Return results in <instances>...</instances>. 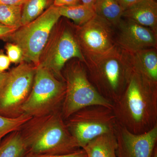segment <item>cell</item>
Returning <instances> with one entry per match:
<instances>
[{"mask_svg":"<svg viewBox=\"0 0 157 157\" xmlns=\"http://www.w3.org/2000/svg\"><path fill=\"white\" fill-rule=\"evenodd\" d=\"M112 109L117 123L130 132H148L157 125V84L132 69L125 89Z\"/></svg>","mask_w":157,"mask_h":157,"instance_id":"1","label":"cell"},{"mask_svg":"<svg viewBox=\"0 0 157 157\" xmlns=\"http://www.w3.org/2000/svg\"><path fill=\"white\" fill-rule=\"evenodd\" d=\"M20 132L28 153L67 155L81 148L68 130L61 110L32 117Z\"/></svg>","mask_w":157,"mask_h":157,"instance_id":"2","label":"cell"},{"mask_svg":"<svg viewBox=\"0 0 157 157\" xmlns=\"http://www.w3.org/2000/svg\"><path fill=\"white\" fill-rule=\"evenodd\" d=\"M83 63L89 79L99 94L113 104L117 102L132 71L128 54L118 47L103 56L85 58Z\"/></svg>","mask_w":157,"mask_h":157,"instance_id":"3","label":"cell"},{"mask_svg":"<svg viewBox=\"0 0 157 157\" xmlns=\"http://www.w3.org/2000/svg\"><path fill=\"white\" fill-rule=\"evenodd\" d=\"M63 76L66 93L61 112L65 120L88 106L101 105L112 109L113 104L102 97L90 81L82 62L78 60L67 65Z\"/></svg>","mask_w":157,"mask_h":157,"instance_id":"4","label":"cell"},{"mask_svg":"<svg viewBox=\"0 0 157 157\" xmlns=\"http://www.w3.org/2000/svg\"><path fill=\"white\" fill-rule=\"evenodd\" d=\"M61 17L59 8L52 5L39 17L21 26L6 40L21 48L23 61L38 67L42 52Z\"/></svg>","mask_w":157,"mask_h":157,"instance_id":"5","label":"cell"},{"mask_svg":"<svg viewBox=\"0 0 157 157\" xmlns=\"http://www.w3.org/2000/svg\"><path fill=\"white\" fill-rule=\"evenodd\" d=\"M65 93L64 81L39 66L30 93L21 107L22 113L35 117L61 110Z\"/></svg>","mask_w":157,"mask_h":157,"instance_id":"6","label":"cell"},{"mask_svg":"<svg viewBox=\"0 0 157 157\" xmlns=\"http://www.w3.org/2000/svg\"><path fill=\"white\" fill-rule=\"evenodd\" d=\"M73 58L83 63L85 61L75 33L66 23L58 22L41 54L39 66L48 69L56 77L64 81L63 69Z\"/></svg>","mask_w":157,"mask_h":157,"instance_id":"7","label":"cell"},{"mask_svg":"<svg viewBox=\"0 0 157 157\" xmlns=\"http://www.w3.org/2000/svg\"><path fill=\"white\" fill-rule=\"evenodd\" d=\"M80 148L96 137L115 132L117 121L112 108L94 105L78 110L65 120Z\"/></svg>","mask_w":157,"mask_h":157,"instance_id":"8","label":"cell"},{"mask_svg":"<svg viewBox=\"0 0 157 157\" xmlns=\"http://www.w3.org/2000/svg\"><path fill=\"white\" fill-rule=\"evenodd\" d=\"M36 67L25 61L8 72L0 87V115L15 117L23 114L21 107L29 97Z\"/></svg>","mask_w":157,"mask_h":157,"instance_id":"9","label":"cell"},{"mask_svg":"<svg viewBox=\"0 0 157 157\" xmlns=\"http://www.w3.org/2000/svg\"><path fill=\"white\" fill-rule=\"evenodd\" d=\"M76 27V38L85 58L103 56L118 47L113 27L97 15L84 25Z\"/></svg>","mask_w":157,"mask_h":157,"instance_id":"10","label":"cell"},{"mask_svg":"<svg viewBox=\"0 0 157 157\" xmlns=\"http://www.w3.org/2000/svg\"><path fill=\"white\" fill-rule=\"evenodd\" d=\"M117 157H152L157 141V125L142 134L132 133L117 123Z\"/></svg>","mask_w":157,"mask_h":157,"instance_id":"11","label":"cell"},{"mask_svg":"<svg viewBox=\"0 0 157 157\" xmlns=\"http://www.w3.org/2000/svg\"><path fill=\"white\" fill-rule=\"evenodd\" d=\"M117 28V45L127 53L157 48V33L151 29L127 19L122 20Z\"/></svg>","mask_w":157,"mask_h":157,"instance_id":"12","label":"cell"},{"mask_svg":"<svg viewBox=\"0 0 157 157\" xmlns=\"http://www.w3.org/2000/svg\"><path fill=\"white\" fill-rule=\"evenodd\" d=\"M122 17L157 32V3L155 0H140L124 10Z\"/></svg>","mask_w":157,"mask_h":157,"instance_id":"13","label":"cell"},{"mask_svg":"<svg viewBox=\"0 0 157 157\" xmlns=\"http://www.w3.org/2000/svg\"><path fill=\"white\" fill-rule=\"evenodd\" d=\"M128 54L132 70L145 80L157 84V53L156 48H148L135 53Z\"/></svg>","mask_w":157,"mask_h":157,"instance_id":"14","label":"cell"},{"mask_svg":"<svg viewBox=\"0 0 157 157\" xmlns=\"http://www.w3.org/2000/svg\"><path fill=\"white\" fill-rule=\"evenodd\" d=\"M82 148L87 157H117L115 132L98 136L89 142Z\"/></svg>","mask_w":157,"mask_h":157,"instance_id":"15","label":"cell"},{"mask_svg":"<svg viewBox=\"0 0 157 157\" xmlns=\"http://www.w3.org/2000/svg\"><path fill=\"white\" fill-rule=\"evenodd\" d=\"M96 15L117 28L122 20L124 10L117 0H97L94 4Z\"/></svg>","mask_w":157,"mask_h":157,"instance_id":"16","label":"cell"},{"mask_svg":"<svg viewBox=\"0 0 157 157\" xmlns=\"http://www.w3.org/2000/svg\"><path fill=\"white\" fill-rule=\"evenodd\" d=\"M27 153L26 144L20 131L10 133L0 142V157H23Z\"/></svg>","mask_w":157,"mask_h":157,"instance_id":"17","label":"cell"},{"mask_svg":"<svg viewBox=\"0 0 157 157\" xmlns=\"http://www.w3.org/2000/svg\"><path fill=\"white\" fill-rule=\"evenodd\" d=\"M61 17L71 20L77 26H81L96 15L94 5L76 4L59 8Z\"/></svg>","mask_w":157,"mask_h":157,"instance_id":"18","label":"cell"},{"mask_svg":"<svg viewBox=\"0 0 157 157\" xmlns=\"http://www.w3.org/2000/svg\"><path fill=\"white\" fill-rule=\"evenodd\" d=\"M52 0H29L23 6L21 26L36 19L51 6Z\"/></svg>","mask_w":157,"mask_h":157,"instance_id":"19","label":"cell"},{"mask_svg":"<svg viewBox=\"0 0 157 157\" xmlns=\"http://www.w3.org/2000/svg\"><path fill=\"white\" fill-rule=\"evenodd\" d=\"M33 117L25 113L15 117H9L0 115V142L12 132L19 131Z\"/></svg>","mask_w":157,"mask_h":157,"instance_id":"20","label":"cell"},{"mask_svg":"<svg viewBox=\"0 0 157 157\" xmlns=\"http://www.w3.org/2000/svg\"><path fill=\"white\" fill-rule=\"evenodd\" d=\"M23 6L0 5V23L17 29L20 27Z\"/></svg>","mask_w":157,"mask_h":157,"instance_id":"21","label":"cell"},{"mask_svg":"<svg viewBox=\"0 0 157 157\" xmlns=\"http://www.w3.org/2000/svg\"><path fill=\"white\" fill-rule=\"evenodd\" d=\"M6 48L7 56L11 63H17L23 61L22 50L18 45L13 43H8Z\"/></svg>","mask_w":157,"mask_h":157,"instance_id":"22","label":"cell"},{"mask_svg":"<svg viewBox=\"0 0 157 157\" xmlns=\"http://www.w3.org/2000/svg\"><path fill=\"white\" fill-rule=\"evenodd\" d=\"M23 157H87V155L82 148L67 155H58L47 154H33L27 153Z\"/></svg>","mask_w":157,"mask_h":157,"instance_id":"23","label":"cell"},{"mask_svg":"<svg viewBox=\"0 0 157 157\" xmlns=\"http://www.w3.org/2000/svg\"><path fill=\"white\" fill-rule=\"evenodd\" d=\"M17 29L15 28L7 26L0 23V39L6 40L8 37Z\"/></svg>","mask_w":157,"mask_h":157,"instance_id":"24","label":"cell"},{"mask_svg":"<svg viewBox=\"0 0 157 157\" xmlns=\"http://www.w3.org/2000/svg\"><path fill=\"white\" fill-rule=\"evenodd\" d=\"M80 0H52V5L58 8L78 4Z\"/></svg>","mask_w":157,"mask_h":157,"instance_id":"25","label":"cell"},{"mask_svg":"<svg viewBox=\"0 0 157 157\" xmlns=\"http://www.w3.org/2000/svg\"><path fill=\"white\" fill-rule=\"evenodd\" d=\"M11 63L7 56L0 53V73H3L5 70L9 69Z\"/></svg>","mask_w":157,"mask_h":157,"instance_id":"26","label":"cell"},{"mask_svg":"<svg viewBox=\"0 0 157 157\" xmlns=\"http://www.w3.org/2000/svg\"><path fill=\"white\" fill-rule=\"evenodd\" d=\"M29 0H0V5L23 6Z\"/></svg>","mask_w":157,"mask_h":157,"instance_id":"27","label":"cell"},{"mask_svg":"<svg viewBox=\"0 0 157 157\" xmlns=\"http://www.w3.org/2000/svg\"><path fill=\"white\" fill-rule=\"evenodd\" d=\"M121 6L124 11L128 9L131 6L135 5L140 0H117Z\"/></svg>","mask_w":157,"mask_h":157,"instance_id":"28","label":"cell"},{"mask_svg":"<svg viewBox=\"0 0 157 157\" xmlns=\"http://www.w3.org/2000/svg\"><path fill=\"white\" fill-rule=\"evenodd\" d=\"M8 72L0 73V87L2 86L7 77Z\"/></svg>","mask_w":157,"mask_h":157,"instance_id":"29","label":"cell"},{"mask_svg":"<svg viewBox=\"0 0 157 157\" xmlns=\"http://www.w3.org/2000/svg\"><path fill=\"white\" fill-rule=\"evenodd\" d=\"M82 4L94 5L97 0H80Z\"/></svg>","mask_w":157,"mask_h":157,"instance_id":"30","label":"cell"},{"mask_svg":"<svg viewBox=\"0 0 157 157\" xmlns=\"http://www.w3.org/2000/svg\"><path fill=\"white\" fill-rule=\"evenodd\" d=\"M152 157H157V147L155 148L154 151L153 155Z\"/></svg>","mask_w":157,"mask_h":157,"instance_id":"31","label":"cell"}]
</instances>
